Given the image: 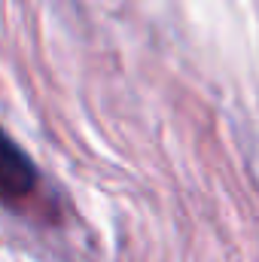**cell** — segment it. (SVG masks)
I'll use <instances>...</instances> for the list:
<instances>
[{"label": "cell", "mask_w": 259, "mask_h": 262, "mask_svg": "<svg viewBox=\"0 0 259 262\" xmlns=\"http://www.w3.org/2000/svg\"><path fill=\"white\" fill-rule=\"evenodd\" d=\"M34 189H37L34 162L0 128V198L3 201H21V198L34 195Z\"/></svg>", "instance_id": "6da1fadb"}]
</instances>
